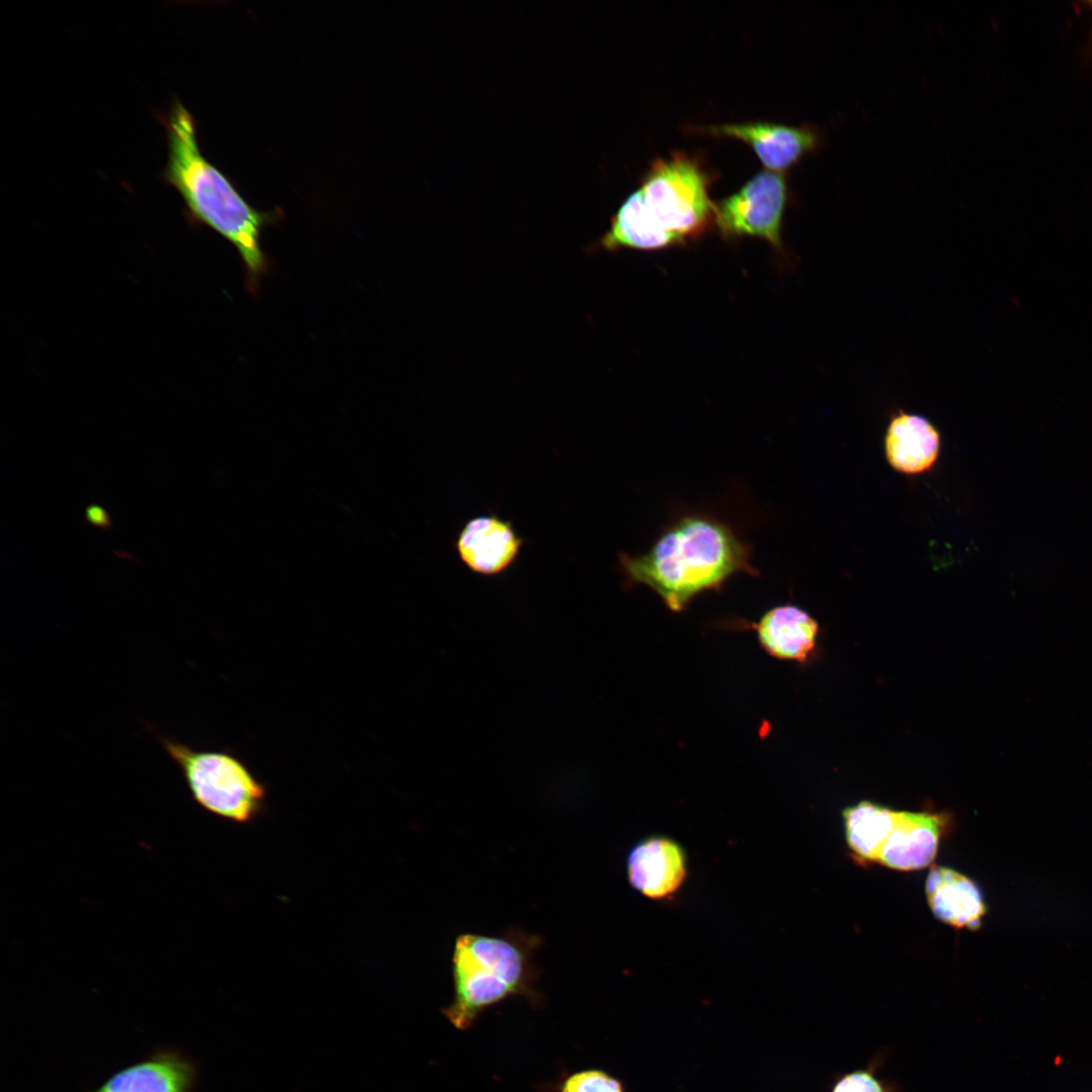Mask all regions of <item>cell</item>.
Returning a JSON list of instances; mask_svg holds the SVG:
<instances>
[{"mask_svg":"<svg viewBox=\"0 0 1092 1092\" xmlns=\"http://www.w3.org/2000/svg\"><path fill=\"white\" fill-rule=\"evenodd\" d=\"M752 546L727 520L703 510L674 516L642 553L619 554L625 584L645 585L672 612L720 592L736 574L758 576Z\"/></svg>","mask_w":1092,"mask_h":1092,"instance_id":"cell-1","label":"cell"},{"mask_svg":"<svg viewBox=\"0 0 1092 1092\" xmlns=\"http://www.w3.org/2000/svg\"><path fill=\"white\" fill-rule=\"evenodd\" d=\"M166 124L165 179L180 193L194 218L236 248L244 263L249 290L256 291L268 270L261 236L270 217L253 208L204 158L197 143L195 121L180 102L173 105Z\"/></svg>","mask_w":1092,"mask_h":1092,"instance_id":"cell-2","label":"cell"},{"mask_svg":"<svg viewBox=\"0 0 1092 1092\" xmlns=\"http://www.w3.org/2000/svg\"><path fill=\"white\" fill-rule=\"evenodd\" d=\"M542 942L540 935L517 927L495 935L460 933L451 958L452 999L441 1013L463 1031L484 1011L512 997L540 1008L544 996L536 985L542 970L534 958Z\"/></svg>","mask_w":1092,"mask_h":1092,"instance_id":"cell-3","label":"cell"},{"mask_svg":"<svg viewBox=\"0 0 1092 1092\" xmlns=\"http://www.w3.org/2000/svg\"><path fill=\"white\" fill-rule=\"evenodd\" d=\"M153 734L201 809L237 824L250 823L264 811L267 788L236 753L197 749L158 732Z\"/></svg>","mask_w":1092,"mask_h":1092,"instance_id":"cell-4","label":"cell"},{"mask_svg":"<svg viewBox=\"0 0 1092 1092\" xmlns=\"http://www.w3.org/2000/svg\"><path fill=\"white\" fill-rule=\"evenodd\" d=\"M714 178L698 155L673 150L650 162L639 188L657 221L686 245L714 226Z\"/></svg>","mask_w":1092,"mask_h":1092,"instance_id":"cell-5","label":"cell"},{"mask_svg":"<svg viewBox=\"0 0 1092 1092\" xmlns=\"http://www.w3.org/2000/svg\"><path fill=\"white\" fill-rule=\"evenodd\" d=\"M790 190L785 173L761 170L736 192L714 201V226L726 240H764L784 253L782 229Z\"/></svg>","mask_w":1092,"mask_h":1092,"instance_id":"cell-6","label":"cell"},{"mask_svg":"<svg viewBox=\"0 0 1092 1092\" xmlns=\"http://www.w3.org/2000/svg\"><path fill=\"white\" fill-rule=\"evenodd\" d=\"M689 131L713 138H729L749 146L766 170L785 173L825 144L822 129L812 123L791 125L771 121L689 124Z\"/></svg>","mask_w":1092,"mask_h":1092,"instance_id":"cell-7","label":"cell"},{"mask_svg":"<svg viewBox=\"0 0 1092 1092\" xmlns=\"http://www.w3.org/2000/svg\"><path fill=\"white\" fill-rule=\"evenodd\" d=\"M626 873L631 888L643 897L669 900L687 881V854L677 841L664 835H651L630 848Z\"/></svg>","mask_w":1092,"mask_h":1092,"instance_id":"cell-8","label":"cell"},{"mask_svg":"<svg viewBox=\"0 0 1092 1092\" xmlns=\"http://www.w3.org/2000/svg\"><path fill=\"white\" fill-rule=\"evenodd\" d=\"M524 543L510 521L496 515H481L463 525L455 549L472 572L494 576L516 561Z\"/></svg>","mask_w":1092,"mask_h":1092,"instance_id":"cell-9","label":"cell"},{"mask_svg":"<svg viewBox=\"0 0 1092 1092\" xmlns=\"http://www.w3.org/2000/svg\"><path fill=\"white\" fill-rule=\"evenodd\" d=\"M947 816L931 811H897L893 828L878 859L889 869L909 872L932 863Z\"/></svg>","mask_w":1092,"mask_h":1092,"instance_id":"cell-10","label":"cell"},{"mask_svg":"<svg viewBox=\"0 0 1092 1092\" xmlns=\"http://www.w3.org/2000/svg\"><path fill=\"white\" fill-rule=\"evenodd\" d=\"M198 1070L175 1051H161L125 1067L91 1092H194Z\"/></svg>","mask_w":1092,"mask_h":1092,"instance_id":"cell-11","label":"cell"},{"mask_svg":"<svg viewBox=\"0 0 1092 1092\" xmlns=\"http://www.w3.org/2000/svg\"><path fill=\"white\" fill-rule=\"evenodd\" d=\"M940 433L926 417L903 410L890 419L885 434V455L890 466L903 474L917 475L936 463Z\"/></svg>","mask_w":1092,"mask_h":1092,"instance_id":"cell-12","label":"cell"},{"mask_svg":"<svg viewBox=\"0 0 1092 1092\" xmlns=\"http://www.w3.org/2000/svg\"><path fill=\"white\" fill-rule=\"evenodd\" d=\"M680 245V241L651 213L638 187L621 203L611 217L607 232L589 246L588 251H658Z\"/></svg>","mask_w":1092,"mask_h":1092,"instance_id":"cell-13","label":"cell"},{"mask_svg":"<svg viewBox=\"0 0 1092 1092\" xmlns=\"http://www.w3.org/2000/svg\"><path fill=\"white\" fill-rule=\"evenodd\" d=\"M925 894L932 914L959 929L976 930L986 913L978 885L967 876L946 867H932L925 881Z\"/></svg>","mask_w":1092,"mask_h":1092,"instance_id":"cell-14","label":"cell"},{"mask_svg":"<svg viewBox=\"0 0 1092 1092\" xmlns=\"http://www.w3.org/2000/svg\"><path fill=\"white\" fill-rule=\"evenodd\" d=\"M754 627L760 645L769 655L800 662L808 660L819 634L817 621L791 604L771 608Z\"/></svg>","mask_w":1092,"mask_h":1092,"instance_id":"cell-15","label":"cell"},{"mask_svg":"<svg viewBox=\"0 0 1092 1092\" xmlns=\"http://www.w3.org/2000/svg\"><path fill=\"white\" fill-rule=\"evenodd\" d=\"M896 812L871 801H861L842 811L846 842L858 858L878 862Z\"/></svg>","mask_w":1092,"mask_h":1092,"instance_id":"cell-16","label":"cell"},{"mask_svg":"<svg viewBox=\"0 0 1092 1092\" xmlns=\"http://www.w3.org/2000/svg\"><path fill=\"white\" fill-rule=\"evenodd\" d=\"M884 1060V1053H878L866 1067L834 1075L828 1092H902L896 1082L878 1075Z\"/></svg>","mask_w":1092,"mask_h":1092,"instance_id":"cell-17","label":"cell"},{"mask_svg":"<svg viewBox=\"0 0 1092 1092\" xmlns=\"http://www.w3.org/2000/svg\"><path fill=\"white\" fill-rule=\"evenodd\" d=\"M552 1092H626L621 1080L602 1069H583L562 1076Z\"/></svg>","mask_w":1092,"mask_h":1092,"instance_id":"cell-18","label":"cell"},{"mask_svg":"<svg viewBox=\"0 0 1092 1092\" xmlns=\"http://www.w3.org/2000/svg\"><path fill=\"white\" fill-rule=\"evenodd\" d=\"M86 518L92 525L106 529L111 525V520L108 513L99 506H90L86 510Z\"/></svg>","mask_w":1092,"mask_h":1092,"instance_id":"cell-19","label":"cell"},{"mask_svg":"<svg viewBox=\"0 0 1092 1092\" xmlns=\"http://www.w3.org/2000/svg\"><path fill=\"white\" fill-rule=\"evenodd\" d=\"M1087 4L1092 8V1L1087 2Z\"/></svg>","mask_w":1092,"mask_h":1092,"instance_id":"cell-20","label":"cell"}]
</instances>
